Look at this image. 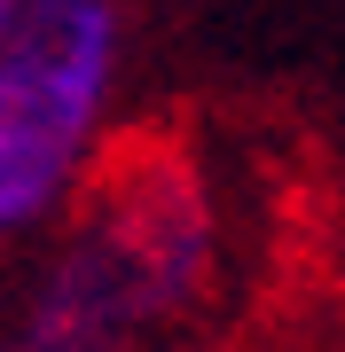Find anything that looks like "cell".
Listing matches in <instances>:
<instances>
[{
    "instance_id": "1",
    "label": "cell",
    "mask_w": 345,
    "mask_h": 352,
    "mask_svg": "<svg viewBox=\"0 0 345 352\" xmlns=\"http://www.w3.org/2000/svg\"><path fill=\"white\" fill-rule=\"evenodd\" d=\"M212 282V212L180 157L118 164L48 266L24 352H118L134 329L173 321Z\"/></svg>"
},
{
    "instance_id": "2",
    "label": "cell",
    "mask_w": 345,
    "mask_h": 352,
    "mask_svg": "<svg viewBox=\"0 0 345 352\" xmlns=\"http://www.w3.org/2000/svg\"><path fill=\"white\" fill-rule=\"evenodd\" d=\"M118 63V0H24L0 39V243H24L79 204L110 133Z\"/></svg>"
},
{
    "instance_id": "3",
    "label": "cell",
    "mask_w": 345,
    "mask_h": 352,
    "mask_svg": "<svg viewBox=\"0 0 345 352\" xmlns=\"http://www.w3.org/2000/svg\"><path fill=\"white\" fill-rule=\"evenodd\" d=\"M16 16H24V0H0V39L16 32Z\"/></svg>"
},
{
    "instance_id": "4",
    "label": "cell",
    "mask_w": 345,
    "mask_h": 352,
    "mask_svg": "<svg viewBox=\"0 0 345 352\" xmlns=\"http://www.w3.org/2000/svg\"><path fill=\"white\" fill-rule=\"evenodd\" d=\"M0 352H24V344H0Z\"/></svg>"
}]
</instances>
